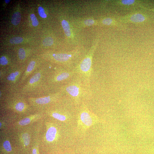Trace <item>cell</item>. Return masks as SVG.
<instances>
[{
    "label": "cell",
    "instance_id": "26",
    "mask_svg": "<svg viewBox=\"0 0 154 154\" xmlns=\"http://www.w3.org/2000/svg\"><path fill=\"white\" fill-rule=\"evenodd\" d=\"M94 21L92 19H87L84 21V23L87 26H90L93 24Z\"/></svg>",
    "mask_w": 154,
    "mask_h": 154
},
{
    "label": "cell",
    "instance_id": "7",
    "mask_svg": "<svg viewBox=\"0 0 154 154\" xmlns=\"http://www.w3.org/2000/svg\"><path fill=\"white\" fill-rule=\"evenodd\" d=\"M26 64H16L9 68L3 85L9 92L19 90V83L25 70Z\"/></svg>",
    "mask_w": 154,
    "mask_h": 154
},
{
    "label": "cell",
    "instance_id": "19",
    "mask_svg": "<svg viewBox=\"0 0 154 154\" xmlns=\"http://www.w3.org/2000/svg\"><path fill=\"white\" fill-rule=\"evenodd\" d=\"M9 68L0 69V85H2L3 84Z\"/></svg>",
    "mask_w": 154,
    "mask_h": 154
},
{
    "label": "cell",
    "instance_id": "10",
    "mask_svg": "<svg viewBox=\"0 0 154 154\" xmlns=\"http://www.w3.org/2000/svg\"><path fill=\"white\" fill-rule=\"evenodd\" d=\"M0 114V131L9 129L13 123L21 118L18 115L10 112H5Z\"/></svg>",
    "mask_w": 154,
    "mask_h": 154
},
{
    "label": "cell",
    "instance_id": "6",
    "mask_svg": "<svg viewBox=\"0 0 154 154\" xmlns=\"http://www.w3.org/2000/svg\"><path fill=\"white\" fill-rule=\"evenodd\" d=\"M87 87L80 79L76 75L67 83L57 88L55 91H59L64 95L70 96L74 99L78 100L85 95Z\"/></svg>",
    "mask_w": 154,
    "mask_h": 154
},
{
    "label": "cell",
    "instance_id": "22",
    "mask_svg": "<svg viewBox=\"0 0 154 154\" xmlns=\"http://www.w3.org/2000/svg\"><path fill=\"white\" fill-rule=\"evenodd\" d=\"M30 18L32 21V25L34 27L37 26L38 24V22L34 14H32L30 15Z\"/></svg>",
    "mask_w": 154,
    "mask_h": 154
},
{
    "label": "cell",
    "instance_id": "15",
    "mask_svg": "<svg viewBox=\"0 0 154 154\" xmlns=\"http://www.w3.org/2000/svg\"><path fill=\"white\" fill-rule=\"evenodd\" d=\"M21 17L20 13L19 12L15 13L13 15L11 19L12 23L14 25H18L20 23Z\"/></svg>",
    "mask_w": 154,
    "mask_h": 154
},
{
    "label": "cell",
    "instance_id": "27",
    "mask_svg": "<svg viewBox=\"0 0 154 154\" xmlns=\"http://www.w3.org/2000/svg\"><path fill=\"white\" fill-rule=\"evenodd\" d=\"M10 1V0H5V2L6 3H8Z\"/></svg>",
    "mask_w": 154,
    "mask_h": 154
},
{
    "label": "cell",
    "instance_id": "24",
    "mask_svg": "<svg viewBox=\"0 0 154 154\" xmlns=\"http://www.w3.org/2000/svg\"><path fill=\"white\" fill-rule=\"evenodd\" d=\"M113 22L112 19L107 18L104 19L102 21V23L105 25H109L111 24Z\"/></svg>",
    "mask_w": 154,
    "mask_h": 154
},
{
    "label": "cell",
    "instance_id": "18",
    "mask_svg": "<svg viewBox=\"0 0 154 154\" xmlns=\"http://www.w3.org/2000/svg\"><path fill=\"white\" fill-rule=\"evenodd\" d=\"M8 92L4 86L0 85V104L1 103L7 94Z\"/></svg>",
    "mask_w": 154,
    "mask_h": 154
},
{
    "label": "cell",
    "instance_id": "16",
    "mask_svg": "<svg viewBox=\"0 0 154 154\" xmlns=\"http://www.w3.org/2000/svg\"><path fill=\"white\" fill-rule=\"evenodd\" d=\"M17 56L19 61L21 62L24 61L27 57V53L25 49L23 48H19L18 51Z\"/></svg>",
    "mask_w": 154,
    "mask_h": 154
},
{
    "label": "cell",
    "instance_id": "5",
    "mask_svg": "<svg viewBox=\"0 0 154 154\" xmlns=\"http://www.w3.org/2000/svg\"><path fill=\"white\" fill-rule=\"evenodd\" d=\"M35 123L15 130L9 129L17 147L26 150L31 146Z\"/></svg>",
    "mask_w": 154,
    "mask_h": 154
},
{
    "label": "cell",
    "instance_id": "20",
    "mask_svg": "<svg viewBox=\"0 0 154 154\" xmlns=\"http://www.w3.org/2000/svg\"><path fill=\"white\" fill-rule=\"evenodd\" d=\"M54 40L51 37H47L45 38L42 41V44L44 46H50L53 43Z\"/></svg>",
    "mask_w": 154,
    "mask_h": 154
},
{
    "label": "cell",
    "instance_id": "9",
    "mask_svg": "<svg viewBox=\"0 0 154 154\" xmlns=\"http://www.w3.org/2000/svg\"><path fill=\"white\" fill-rule=\"evenodd\" d=\"M45 117L43 112H38L23 117L13 123L9 129L15 130L34 124Z\"/></svg>",
    "mask_w": 154,
    "mask_h": 154
},
{
    "label": "cell",
    "instance_id": "21",
    "mask_svg": "<svg viewBox=\"0 0 154 154\" xmlns=\"http://www.w3.org/2000/svg\"><path fill=\"white\" fill-rule=\"evenodd\" d=\"M23 41L22 38L20 37H16L11 38L10 42L13 44H18L22 42Z\"/></svg>",
    "mask_w": 154,
    "mask_h": 154
},
{
    "label": "cell",
    "instance_id": "3",
    "mask_svg": "<svg viewBox=\"0 0 154 154\" xmlns=\"http://www.w3.org/2000/svg\"><path fill=\"white\" fill-rule=\"evenodd\" d=\"M76 76L74 69L58 65L52 67L46 77V90L49 93L55 92L57 88L68 82Z\"/></svg>",
    "mask_w": 154,
    "mask_h": 154
},
{
    "label": "cell",
    "instance_id": "25",
    "mask_svg": "<svg viewBox=\"0 0 154 154\" xmlns=\"http://www.w3.org/2000/svg\"><path fill=\"white\" fill-rule=\"evenodd\" d=\"M121 3L124 5H132L135 2V0H125L121 1Z\"/></svg>",
    "mask_w": 154,
    "mask_h": 154
},
{
    "label": "cell",
    "instance_id": "14",
    "mask_svg": "<svg viewBox=\"0 0 154 154\" xmlns=\"http://www.w3.org/2000/svg\"><path fill=\"white\" fill-rule=\"evenodd\" d=\"M0 65L1 68L11 67L15 65L11 64L7 56L3 55L1 56L0 58Z\"/></svg>",
    "mask_w": 154,
    "mask_h": 154
},
{
    "label": "cell",
    "instance_id": "1",
    "mask_svg": "<svg viewBox=\"0 0 154 154\" xmlns=\"http://www.w3.org/2000/svg\"><path fill=\"white\" fill-rule=\"evenodd\" d=\"M52 67L50 64H43L20 87L19 92L27 97H40L49 93L46 88V81Z\"/></svg>",
    "mask_w": 154,
    "mask_h": 154
},
{
    "label": "cell",
    "instance_id": "2",
    "mask_svg": "<svg viewBox=\"0 0 154 154\" xmlns=\"http://www.w3.org/2000/svg\"><path fill=\"white\" fill-rule=\"evenodd\" d=\"M0 113L10 112L21 118L35 112L28 102L27 97L19 90L8 93L3 102L0 104Z\"/></svg>",
    "mask_w": 154,
    "mask_h": 154
},
{
    "label": "cell",
    "instance_id": "4",
    "mask_svg": "<svg viewBox=\"0 0 154 154\" xmlns=\"http://www.w3.org/2000/svg\"><path fill=\"white\" fill-rule=\"evenodd\" d=\"M63 95L59 91L49 93L37 97H27V100L35 112H44L60 102Z\"/></svg>",
    "mask_w": 154,
    "mask_h": 154
},
{
    "label": "cell",
    "instance_id": "8",
    "mask_svg": "<svg viewBox=\"0 0 154 154\" xmlns=\"http://www.w3.org/2000/svg\"><path fill=\"white\" fill-rule=\"evenodd\" d=\"M78 52L74 51L70 53H53L50 55L51 61L65 68L73 69L71 62L78 56Z\"/></svg>",
    "mask_w": 154,
    "mask_h": 154
},
{
    "label": "cell",
    "instance_id": "23",
    "mask_svg": "<svg viewBox=\"0 0 154 154\" xmlns=\"http://www.w3.org/2000/svg\"><path fill=\"white\" fill-rule=\"evenodd\" d=\"M38 14L41 17L44 18L46 17V15L45 14L44 10L43 8L41 7H39L38 9Z\"/></svg>",
    "mask_w": 154,
    "mask_h": 154
},
{
    "label": "cell",
    "instance_id": "17",
    "mask_svg": "<svg viewBox=\"0 0 154 154\" xmlns=\"http://www.w3.org/2000/svg\"><path fill=\"white\" fill-rule=\"evenodd\" d=\"M62 25L66 35L70 37L71 35L70 27L68 22L65 20L62 21Z\"/></svg>",
    "mask_w": 154,
    "mask_h": 154
},
{
    "label": "cell",
    "instance_id": "13",
    "mask_svg": "<svg viewBox=\"0 0 154 154\" xmlns=\"http://www.w3.org/2000/svg\"><path fill=\"white\" fill-rule=\"evenodd\" d=\"M130 21L135 23H140L144 21L145 19L144 16L141 14L136 13L131 15L128 18Z\"/></svg>",
    "mask_w": 154,
    "mask_h": 154
},
{
    "label": "cell",
    "instance_id": "11",
    "mask_svg": "<svg viewBox=\"0 0 154 154\" xmlns=\"http://www.w3.org/2000/svg\"><path fill=\"white\" fill-rule=\"evenodd\" d=\"M42 65L35 59L30 60L27 64H26L25 70L19 83V88L28 78Z\"/></svg>",
    "mask_w": 154,
    "mask_h": 154
},
{
    "label": "cell",
    "instance_id": "12",
    "mask_svg": "<svg viewBox=\"0 0 154 154\" xmlns=\"http://www.w3.org/2000/svg\"><path fill=\"white\" fill-rule=\"evenodd\" d=\"M80 118L82 122L85 125L89 126L92 123V120L90 115L86 110H83L80 114Z\"/></svg>",
    "mask_w": 154,
    "mask_h": 154
}]
</instances>
